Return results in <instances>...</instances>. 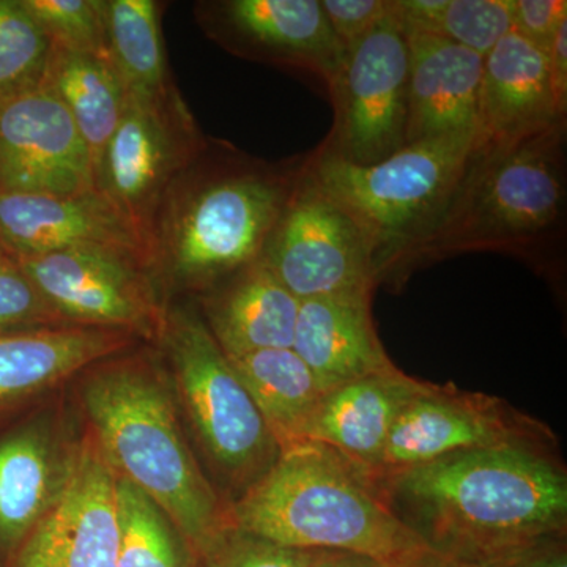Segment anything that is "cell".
Wrapping results in <instances>:
<instances>
[{
	"instance_id": "cell-1",
	"label": "cell",
	"mask_w": 567,
	"mask_h": 567,
	"mask_svg": "<svg viewBox=\"0 0 567 567\" xmlns=\"http://www.w3.org/2000/svg\"><path fill=\"white\" fill-rule=\"evenodd\" d=\"M369 480L409 532L458 567L566 537L567 473L554 447L468 451Z\"/></svg>"
},
{
	"instance_id": "cell-2",
	"label": "cell",
	"mask_w": 567,
	"mask_h": 567,
	"mask_svg": "<svg viewBox=\"0 0 567 567\" xmlns=\"http://www.w3.org/2000/svg\"><path fill=\"white\" fill-rule=\"evenodd\" d=\"M303 156L267 162L208 137L164 193L147 238L164 282L208 292L262 256Z\"/></svg>"
},
{
	"instance_id": "cell-3",
	"label": "cell",
	"mask_w": 567,
	"mask_h": 567,
	"mask_svg": "<svg viewBox=\"0 0 567 567\" xmlns=\"http://www.w3.org/2000/svg\"><path fill=\"white\" fill-rule=\"evenodd\" d=\"M567 122L511 141H484L435 233L410 257L416 268L465 252H503L547 270L567 226Z\"/></svg>"
},
{
	"instance_id": "cell-4",
	"label": "cell",
	"mask_w": 567,
	"mask_h": 567,
	"mask_svg": "<svg viewBox=\"0 0 567 567\" xmlns=\"http://www.w3.org/2000/svg\"><path fill=\"white\" fill-rule=\"evenodd\" d=\"M234 527L279 546L349 551L395 567L429 550L363 470L322 443H295L229 511Z\"/></svg>"
},
{
	"instance_id": "cell-5",
	"label": "cell",
	"mask_w": 567,
	"mask_h": 567,
	"mask_svg": "<svg viewBox=\"0 0 567 567\" xmlns=\"http://www.w3.org/2000/svg\"><path fill=\"white\" fill-rule=\"evenodd\" d=\"M84 402L114 475L151 496L199 554L229 513L189 453L162 382L140 361L106 365L85 383Z\"/></svg>"
},
{
	"instance_id": "cell-6",
	"label": "cell",
	"mask_w": 567,
	"mask_h": 567,
	"mask_svg": "<svg viewBox=\"0 0 567 567\" xmlns=\"http://www.w3.org/2000/svg\"><path fill=\"white\" fill-rule=\"evenodd\" d=\"M480 141L477 132L429 137L364 167L316 148L305 166L368 234L379 284L398 286L410 257L445 216Z\"/></svg>"
},
{
	"instance_id": "cell-7",
	"label": "cell",
	"mask_w": 567,
	"mask_h": 567,
	"mask_svg": "<svg viewBox=\"0 0 567 567\" xmlns=\"http://www.w3.org/2000/svg\"><path fill=\"white\" fill-rule=\"evenodd\" d=\"M159 339L208 456L245 494L281 454L262 413L199 311L169 309Z\"/></svg>"
},
{
	"instance_id": "cell-8",
	"label": "cell",
	"mask_w": 567,
	"mask_h": 567,
	"mask_svg": "<svg viewBox=\"0 0 567 567\" xmlns=\"http://www.w3.org/2000/svg\"><path fill=\"white\" fill-rule=\"evenodd\" d=\"M260 259L297 300L372 293L379 279L368 234L301 164Z\"/></svg>"
},
{
	"instance_id": "cell-9",
	"label": "cell",
	"mask_w": 567,
	"mask_h": 567,
	"mask_svg": "<svg viewBox=\"0 0 567 567\" xmlns=\"http://www.w3.org/2000/svg\"><path fill=\"white\" fill-rule=\"evenodd\" d=\"M409 41L390 11L368 35L347 48L331 85L333 126L317 151L372 166L405 147Z\"/></svg>"
},
{
	"instance_id": "cell-10",
	"label": "cell",
	"mask_w": 567,
	"mask_h": 567,
	"mask_svg": "<svg viewBox=\"0 0 567 567\" xmlns=\"http://www.w3.org/2000/svg\"><path fill=\"white\" fill-rule=\"evenodd\" d=\"M207 140L177 85L156 99L126 96L122 121L96 166L95 186L145 246L164 193Z\"/></svg>"
},
{
	"instance_id": "cell-11",
	"label": "cell",
	"mask_w": 567,
	"mask_h": 567,
	"mask_svg": "<svg viewBox=\"0 0 567 567\" xmlns=\"http://www.w3.org/2000/svg\"><path fill=\"white\" fill-rule=\"evenodd\" d=\"M37 290L70 324L158 338L167 309L141 257L112 249H71L18 260Z\"/></svg>"
},
{
	"instance_id": "cell-12",
	"label": "cell",
	"mask_w": 567,
	"mask_h": 567,
	"mask_svg": "<svg viewBox=\"0 0 567 567\" xmlns=\"http://www.w3.org/2000/svg\"><path fill=\"white\" fill-rule=\"evenodd\" d=\"M555 435L498 398L429 383L398 416L379 465L390 475L439 458L499 446L554 447Z\"/></svg>"
},
{
	"instance_id": "cell-13",
	"label": "cell",
	"mask_w": 567,
	"mask_h": 567,
	"mask_svg": "<svg viewBox=\"0 0 567 567\" xmlns=\"http://www.w3.org/2000/svg\"><path fill=\"white\" fill-rule=\"evenodd\" d=\"M193 13L204 35L235 58L300 71L327 91L344 61L320 0H200Z\"/></svg>"
},
{
	"instance_id": "cell-14",
	"label": "cell",
	"mask_w": 567,
	"mask_h": 567,
	"mask_svg": "<svg viewBox=\"0 0 567 567\" xmlns=\"http://www.w3.org/2000/svg\"><path fill=\"white\" fill-rule=\"evenodd\" d=\"M0 189L44 194L96 189L87 145L43 78L0 96Z\"/></svg>"
},
{
	"instance_id": "cell-15",
	"label": "cell",
	"mask_w": 567,
	"mask_h": 567,
	"mask_svg": "<svg viewBox=\"0 0 567 567\" xmlns=\"http://www.w3.org/2000/svg\"><path fill=\"white\" fill-rule=\"evenodd\" d=\"M115 480L102 453L82 450L70 464L61 495L18 548L11 567H115Z\"/></svg>"
},
{
	"instance_id": "cell-16",
	"label": "cell",
	"mask_w": 567,
	"mask_h": 567,
	"mask_svg": "<svg viewBox=\"0 0 567 567\" xmlns=\"http://www.w3.org/2000/svg\"><path fill=\"white\" fill-rule=\"evenodd\" d=\"M0 248L17 260L71 249H112L151 265L141 235L99 189L80 194L0 189Z\"/></svg>"
},
{
	"instance_id": "cell-17",
	"label": "cell",
	"mask_w": 567,
	"mask_h": 567,
	"mask_svg": "<svg viewBox=\"0 0 567 567\" xmlns=\"http://www.w3.org/2000/svg\"><path fill=\"white\" fill-rule=\"evenodd\" d=\"M409 110L405 145L445 134L480 133L484 58L434 33L405 32Z\"/></svg>"
},
{
	"instance_id": "cell-18",
	"label": "cell",
	"mask_w": 567,
	"mask_h": 567,
	"mask_svg": "<svg viewBox=\"0 0 567 567\" xmlns=\"http://www.w3.org/2000/svg\"><path fill=\"white\" fill-rule=\"evenodd\" d=\"M372 293L300 301L293 352L311 369L323 393L394 371L371 312Z\"/></svg>"
},
{
	"instance_id": "cell-19",
	"label": "cell",
	"mask_w": 567,
	"mask_h": 567,
	"mask_svg": "<svg viewBox=\"0 0 567 567\" xmlns=\"http://www.w3.org/2000/svg\"><path fill=\"white\" fill-rule=\"evenodd\" d=\"M427 385L395 368L334 388L323 394L305 442L333 447L354 466L371 473L382 458L395 420Z\"/></svg>"
},
{
	"instance_id": "cell-20",
	"label": "cell",
	"mask_w": 567,
	"mask_h": 567,
	"mask_svg": "<svg viewBox=\"0 0 567 567\" xmlns=\"http://www.w3.org/2000/svg\"><path fill=\"white\" fill-rule=\"evenodd\" d=\"M300 300L262 259L246 265L205 292V324L227 358L270 349H292Z\"/></svg>"
},
{
	"instance_id": "cell-21",
	"label": "cell",
	"mask_w": 567,
	"mask_h": 567,
	"mask_svg": "<svg viewBox=\"0 0 567 567\" xmlns=\"http://www.w3.org/2000/svg\"><path fill=\"white\" fill-rule=\"evenodd\" d=\"M566 121L551 92L547 52L511 31L484 58L477 130L511 141Z\"/></svg>"
},
{
	"instance_id": "cell-22",
	"label": "cell",
	"mask_w": 567,
	"mask_h": 567,
	"mask_svg": "<svg viewBox=\"0 0 567 567\" xmlns=\"http://www.w3.org/2000/svg\"><path fill=\"white\" fill-rule=\"evenodd\" d=\"M132 341L125 331L78 324L0 336V417Z\"/></svg>"
},
{
	"instance_id": "cell-23",
	"label": "cell",
	"mask_w": 567,
	"mask_h": 567,
	"mask_svg": "<svg viewBox=\"0 0 567 567\" xmlns=\"http://www.w3.org/2000/svg\"><path fill=\"white\" fill-rule=\"evenodd\" d=\"M69 466L59 464L47 429L28 424L0 439V551L13 558L61 495Z\"/></svg>"
},
{
	"instance_id": "cell-24",
	"label": "cell",
	"mask_w": 567,
	"mask_h": 567,
	"mask_svg": "<svg viewBox=\"0 0 567 567\" xmlns=\"http://www.w3.org/2000/svg\"><path fill=\"white\" fill-rule=\"evenodd\" d=\"M43 81L70 112L91 153L93 174L125 111L126 92L111 55L52 47Z\"/></svg>"
},
{
	"instance_id": "cell-25",
	"label": "cell",
	"mask_w": 567,
	"mask_h": 567,
	"mask_svg": "<svg viewBox=\"0 0 567 567\" xmlns=\"http://www.w3.org/2000/svg\"><path fill=\"white\" fill-rule=\"evenodd\" d=\"M229 360L281 451L305 442L324 393L293 349L260 350Z\"/></svg>"
},
{
	"instance_id": "cell-26",
	"label": "cell",
	"mask_w": 567,
	"mask_h": 567,
	"mask_svg": "<svg viewBox=\"0 0 567 567\" xmlns=\"http://www.w3.org/2000/svg\"><path fill=\"white\" fill-rule=\"evenodd\" d=\"M107 47L126 96L156 99L173 91L158 0H104Z\"/></svg>"
},
{
	"instance_id": "cell-27",
	"label": "cell",
	"mask_w": 567,
	"mask_h": 567,
	"mask_svg": "<svg viewBox=\"0 0 567 567\" xmlns=\"http://www.w3.org/2000/svg\"><path fill=\"white\" fill-rule=\"evenodd\" d=\"M115 496L118 517L115 567H189L173 520L151 496L122 477L115 480Z\"/></svg>"
},
{
	"instance_id": "cell-28",
	"label": "cell",
	"mask_w": 567,
	"mask_h": 567,
	"mask_svg": "<svg viewBox=\"0 0 567 567\" xmlns=\"http://www.w3.org/2000/svg\"><path fill=\"white\" fill-rule=\"evenodd\" d=\"M50 50V39L21 0H0V96L39 82Z\"/></svg>"
},
{
	"instance_id": "cell-29",
	"label": "cell",
	"mask_w": 567,
	"mask_h": 567,
	"mask_svg": "<svg viewBox=\"0 0 567 567\" xmlns=\"http://www.w3.org/2000/svg\"><path fill=\"white\" fill-rule=\"evenodd\" d=\"M52 47L110 55L104 0H21Z\"/></svg>"
},
{
	"instance_id": "cell-30",
	"label": "cell",
	"mask_w": 567,
	"mask_h": 567,
	"mask_svg": "<svg viewBox=\"0 0 567 567\" xmlns=\"http://www.w3.org/2000/svg\"><path fill=\"white\" fill-rule=\"evenodd\" d=\"M514 0H446L434 35L486 58L513 31Z\"/></svg>"
},
{
	"instance_id": "cell-31",
	"label": "cell",
	"mask_w": 567,
	"mask_h": 567,
	"mask_svg": "<svg viewBox=\"0 0 567 567\" xmlns=\"http://www.w3.org/2000/svg\"><path fill=\"white\" fill-rule=\"evenodd\" d=\"M320 551L279 546L233 524L199 551V567H312Z\"/></svg>"
},
{
	"instance_id": "cell-32",
	"label": "cell",
	"mask_w": 567,
	"mask_h": 567,
	"mask_svg": "<svg viewBox=\"0 0 567 567\" xmlns=\"http://www.w3.org/2000/svg\"><path fill=\"white\" fill-rule=\"evenodd\" d=\"M69 324L44 300L20 262L0 252V336Z\"/></svg>"
},
{
	"instance_id": "cell-33",
	"label": "cell",
	"mask_w": 567,
	"mask_h": 567,
	"mask_svg": "<svg viewBox=\"0 0 567 567\" xmlns=\"http://www.w3.org/2000/svg\"><path fill=\"white\" fill-rule=\"evenodd\" d=\"M320 3L346 50L368 35L390 11V0H320Z\"/></svg>"
},
{
	"instance_id": "cell-34",
	"label": "cell",
	"mask_w": 567,
	"mask_h": 567,
	"mask_svg": "<svg viewBox=\"0 0 567 567\" xmlns=\"http://www.w3.org/2000/svg\"><path fill=\"white\" fill-rule=\"evenodd\" d=\"M567 21L566 0H514L513 31L548 52L559 25Z\"/></svg>"
},
{
	"instance_id": "cell-35",
	"label": "cell",
	"mask_w": 567,
	"mask_h": 567,
	"mask_svg": "<svg viewBox=\"0 0 567 567\" xmlns=\"http://www.w3.org/2000/svg\"><path fill=\"white\" fill-rule=\"evenodd\" d=\"M551 92L559 114H567V21L559 25L554 43L547 52Z\"/></svg>"
},
{
	"instance_id": "cell-36",
	"label": "cell",
	"mask_w": 567,
	"mask_h": 567,
	"mask_svg": "<svg viewBox=\"0 0 567 567\" xmlns=\"http://www.w3.org/2000/svg\"><path fill=\"white\" fill-rule=\"evenodd\" d=\"M491 567H567L566 537L529 548Z\"/></svg>"
},
{
	"instance_id": "cell-37",
	"label": "cell",
	"mask_w": 567,
	"mask_h": 567,
	"mask_svg": "<svg viewBox=\"0 0 567 567\" xmlns=\"http://www.w3.org/2000/svg\"><path fill=\"white\" fill-rule=\"evenodd\" d=\"M312 567H390L385 563L377 561L364 555L349 554V551H320Z\"/></svg>"
},
{
	"instance_id": "cell-38",
	"label": "cell",
	"mask_w": 567,
	"mask_h": 567,
	"mask_svg": "<svg viewBox=\"0 0 567 567\" xmlns=\"http://www.w3.org/2000/svg\"><path fill=\"white\" fill-rule=\"evenodd\" d=\"M395 567H458L450 559L440 557L431 550H423L415 557L406 559L405 563Z\"/></svg>"
},
{
	"instance_id": "cell-39",
	"label": "cell",
	"mask_w": 567,
	"mask_h": 567,
	"mask_svg": "<svg viewBox=\"0 0 567 567\" xmlns=\"http://www.w3.org/2000/svg\"><path fill=\"white\" fill-rule=\"evenodd\" d=\"M0 252H3V251H2V248H0Z\"/></svg>"
}]
</instances>
